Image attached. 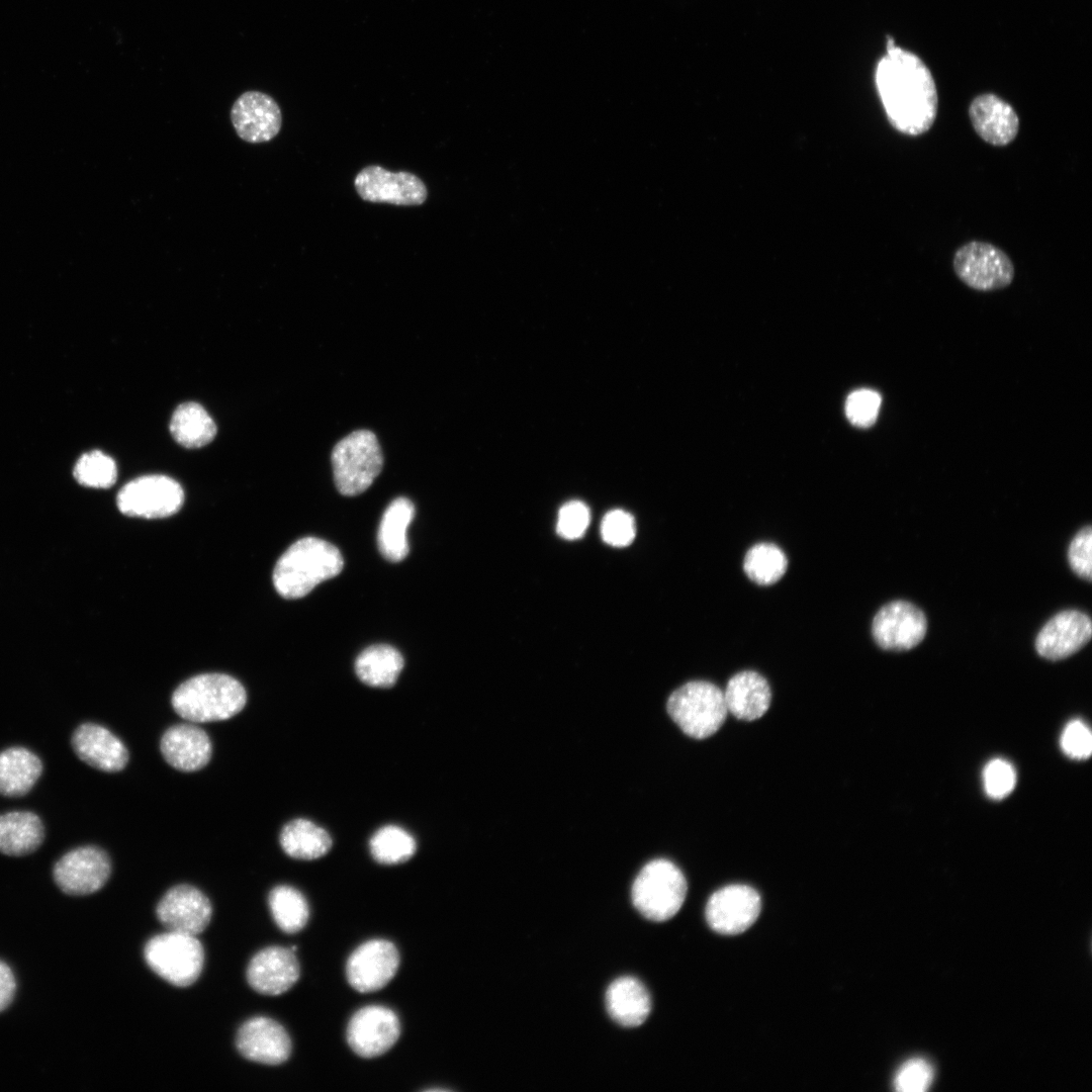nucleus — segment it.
Instances as JSON below:
<instances>
[{"label": "nucleus", "mask_w": 1092, "mask_h": 1092, "mask_svg": "<svg viewBox=\"0 0 1092 1092\" xmlns=\"http://www.w3.org/2000/svg\"><path fill=\"white\" fill-rule=\"evenodd\" d=\"M400 1034L397 1015L389 1008L369 1005L359 1009L351 1017L347 1027V1040L355 1054L362 1058H375L390 1050Z\"/></svg>", "instance_id": "obj_12"}, {"label": "nucleus", "mask_w": 1092, "mask_h": 1092, "mask_svg": "<svg viewBox=\"0 0 1092 1092\" xmlns=\"http://www.w3.org/2000/svg\"><path fill=\"white\" fill-rule=\"evenodd\" d=\"M881 395L872 389L851 392L845 401V415L849 422L859 428L873 426L881 407Z\"/></svg>", "instance_id": "obj_36"}, {"label": "nucleus", "mask_w": 1092, "mask_h": 1092, "mask_svg": "<svg viewBox=\"0 0 1092 1092\" xmlns=\"http://www.w3.org/2000/svg\"><path fill=\"white\" fill-rule=\"evenodd\" d=\"M74 476L82 485L107 488L116 481L117 468L111 457L95 450L79 458L74 467Z\"/></svg>", "instance_id": "obj_35"}, {"label": "nucleus", "mask_w": 1092, "mask_h": 1092, "mask_svg": "<svg viewBox=\"0 0 1092 1092\" xmlns=\"http://www.w3.org/2000/svg\"><path fill=\"white\" fill-rule=\"evenodd\" d=\"M927 630L924 613L906 601H893L875 615L872 633L876 643L885 650L905 651L918 645Z\"/></svg>", "instance_id": "obj_11"}, {"label": "nucleus", "mask_w": 1092, "mask_h": 1092, "mask_svg": "<svg viewBox=\"0 0 1092 1092\" xmlns=\"http://www.w3.org/2000/svg\"><path fill=\"white\" fill-rule=\"evenodd\" d=\"M42 771L36 754L24 747H10L0 752V795L20 797L27 794Z\"/></svg>", "instance_id": "obj_27"}, {"label": "nucleus", "mask_w": 1092, "mask_h": 1092, "mask_svg": "<svg viewBox=\"0 0 1092 1092\" xmlns=\"http://www.w3.org/2000/svg\"><path fill=\"white\" fill-rule=\"evenodd\" d=\"M369 849L377 862L398 864L415 854L417 843L413 835L402 827L385 825L372 835Z\"/></svg>", "instance_id": "obj_33"}, {"label": "nucleus", "mask_w": 1092, "mask_h": 1092, "mask_svg": "<svg viewBox=\"0 0 1092 1092\" xmlns=\"http://www.w3.org/2000/svg\"><path fill=\"white\" fill-rule=\"evenodd\" d=\"M246 702L243 685L223 673L193 676L182 682L171 699L175 712L192 723L230 719L245 707Z\"/></svg>", "instance_id": "obj_3"}, {"label": "nucleus", "mask_w": 1092, "mask_h": 1092, "mask_svg": "<svg viewBox=\"0 0 1092 1092\" xmlns=\"http://www.w3.org/2000/svg\"><path fill=\"white\" fill-rule=\"evenodd\" d=\"M727 711L740 720L762 717L771 702L770 687L760 673L744 670L734 674L723 691Z\"/></svg>", "instance_id": "obj_24"}, {"label": "nucleus", "mask_w": 1092, "mask_h": 1092, "mask_svg": "<svg viewBox=\"0 0 1092 1092\" xmlns=\"http://www.w3.org/2000/svg\"><path fill=\"white\" fill-rule=\"evenodd\" d=\"M666 709L681 731L696 739L714 735L728 713L723 691L706 680H692L676 689Z\"/></svg>", "instance_id": "obj_4"}, {"label": "nucleus", "mask_w": 1092, "mask_h": 1092, "mask_svg": "<svg viewBox=\"0 0 1092 1092\" xmlns=\"http://www.w3.org/2000/svg\"><path fill=\"white\" fill-rule=\"evenodd\" d=\"M343 566L337 547L320 538L305 537L293 543L278 559L273 583L281 597L298 599L320 582L338 575Z\"/></svg>", "instance_id": "obj_2"}, {"label": "nucleus", "mask_w": 1092, "mask_h": 1092, "mask_svg": "<svg viewBox=\"0 0 1092 1092\" xmlns=\"http://www.w3.org/2000/svg\"><path fill=\"white\" fill-rule=\"evenodd\" d=\"M44 839L40 818L30 811H12L0 815V852L22 856L35 851Z\"/></svg>", "instance_id": "obj_26"}, {"label": "nucleus", "mask_w": 1092, "mask_h": 1092, "mask_svg": "<svg viewBox=\"0 0 1092 1092\" xmlns=\"http://www.w3.org/2000/svg\"><path fill=\"white\" fill-rule=\"evenodd\" d=\"M1061 747L1071 758H1088L1092 749V736L1088 726L1081 720L1069 722L1062 732Z\"/></svg>", "instance_id": "obj_41"}, {"label": "nucleus", "mask_w": 1092, "mask_h": 1092, "mask_svg": "<svg viewBox=\"0 0 1092 1092\" xmlns=\"http://www.w3.org/2000/svg\"><path fill=\"white\" fill-rule=\"evenodd\" d=\"M601 533L606 543L616 547L627 546L635 537L634 519L627 512L613 510L605 515Z\"/></svg>", "instance_id": "obj_39"}, {"label": "nucleus", "mask_w": 1092, "mask_h": 1092, "mask_svg": "<svg viewBox=\"0 0 1092 1092\" xmlns=\"http://www.w3.org/2000/svg\"><path fill=\"white\" fill-rule=\"evenodd\" d=\"M398 966L399 953L392 942L371 939L359 945L349 957L347 979L360 993L375 992L391 981Z\"/></svg>", "instance_id": "obj_14"}, {"label": "nucleus", "mask_w": 1092, "mask_h": 1092, "mask_svg": "<svg viewBox=\"0 0 1092 1092\" xmlns=\"http://www.w3.org/2000/svg\"><path fill=\"white\" fill-rule=\"evenodd\" d=\"M968 112L976 133L994 147L1011 144L1019 132L1020 122L1015 109L994 93L976 96Z\"/></svg>", "instance_id": "obj_21"}, {"label": "nucleus", "mask_w": 1092, "mask_h": 1092, "mask_svg": "<svg viewBox=\"0 0 1092 1092\" xmlns=\"http://www.w3.org/2000/svg\"><path fill=\"white\" fill-rule=\"evenodd\" d=\"M15 989V979L10 968L0 962V1012L12 1002Z\"/></svg>", "instance_id": "obj_43"}, {"label": "nucleus", "mask_w": 1092, "mask_h": 1092, "mask_svg": "<svg viewBox=\"0 0 1092 1092\" xmlns=\"http://www.w3.org/2000/svg\"><path fill=\"white\" fill-rule=\"evenodd\" d=\"M609 1015L620 1025L636 1027L647 1019L651 999L645 986L636 978L621 977L611 983L606 992Z\"/></svg>", "instance_id": "obj_25"}, {"label": "nucleus", "mask_w": 1092, "mask_h": 1092, "mask_svg": "<svg viewBox=\"0 0 1092 1092\" xmlns=\"http://www.w3.org/2000/svg\"><path fill=\"white\" fill-rule=\"evenodd\" d=\"M76 755L88 765L106 772L121 770L128 761V751L123 742L107 728L84 723L72 736Z\"/></svg>", "instance_id": "obj_22"}, {"label": "nucleus", "mask_w": 1092, "mask_h": 1092, "mask_svg": "<svg viewBox=\"0 0 1092 1092\" xmlns=\"http://www.w3.org/2000/svg\"><path fill=\"white\" fill-rule=\"evenodd\" d=\"M231 120L237 134L245 142L260 144L275 138L282 124L281 110L266 93L247 91L232 106Z\"/></svg>", "instance_id": "obj_17"}, {"label": "nucleus", "mask_w": 1092, "mask_h": 1092, "mask_svg": "<svg viewBox=\"0 0 1092 1092\" xmlns=\"http://www.w3.org/2000/svg\"><path fill=\"white\" fill-rule=\"evenodd\" d=\"M184 502L181 485L165 475H145L127 482L116 496L118 510L126 516L147 519L176 514Z\"/></svg>", "instance_id": "obj_9"}, {"label": "nucleus", "mask_w": 1092, "mask_h": 1092, "mask_svg": "<svg viewBox=\"0 0 1092 1092\" xmlns=\"http://www.w3.org/2000/svg\"><path fill=\"white\" fill-rule=\"evenodd\" d=\"M414 516V504L403 496L395 498L386 508L379 525L377 543L381 554L387 560L398 562L406 557V531Z\"/></svg>", "instance_id": "obj_28"}, {"label": "nucleus", "mask_w": 1092, "mask_h": 1092, "mask_svg": "<svg viewBox=\"0 0 1092 1092\" xmlns=\"http://www.w3.org/2000/svg\"><path fill=\"white\" fill-rule=\"evenodd\" d=\"M160 748L165 760L181 771L204 767L211 757V741L200 727L177 724L168 728L161 738Z\"/></svg>", "instance_id": "obj_23"}, {"label": "nucleus", "mask_w": 1092, "mask_h": 1092, "mask_svg": "<svg viewBox=\"0 0 1092 1092\" xmlns=\"http://www.w3.org/2000/svg\"><path fill=\"white\" fill-rule=\"evenodd\" d=\"M688 885L681 871L670 860L657 858L646 863L632 886V902L647 919L666 921L681 908Z\"/></svg>", "instance_id": "obj_5"}, {"label": "nucleus", "mask_w": 1092, "mask_h": 1092, "mask_svg": "<svg viewBox=\"0 0 1092 1092\" xmlns=\"http://www.w3.org/2000/svg\"><path fill=\"white\" fill-rule=\"evenodd\" d=\"M952 267L963 283L979 291L1003 289L1012 283L1015 274L1010 257L999 247L982 241L958 248Z\"/></svg>", "instance_id": "obj_8"}, {"label": "nucleus", "mask_w": 1092, "mask_h": 1092, "mask_svg": "<svg viewBox=\"0 0 1092 1092\" xmlns=\"http://www.w3.org/2000/svg\"><path fill=\"white\" fill-rule=\"evenodd\" d=\"M1016 784V772L1012 764L1005 759L995 758L989 761L983 770L985 793L993 800L1007 797Z\"/></svg>", "instance_id": "obj_37"}, {"label": "nucleus", "mask_w": 1092, "mask_h": 1092, "mask_svg": "<svg viewBox=\"0 0 1092 1092\" xmlns=\"http://www.w3.org/2000/svg\"><path fill=\"white\" fill-rule=\"evenodd\" d=\"M110 873L109 856L103 849L92 845L67 852L53 870L57 886L64 893L74 896L97 892L106 884Z\"/></svg>", "instance_id": "obj_10"}, {"label": "nucleus", "mask_w": 1092, "mask_h": 1092, "mask_svg": "<svg viewBox=\"0 0 1092 1092\" xmlns=\"http://www.w3.org/2000/svg\"><path fill=\"white\" fill-rule=\"evenodd\" d=\"M211 914L209 899L190 885L168 890L156 908L157 918L168 930L195 936L208 926Z\"/></svg>", "instance_id": "obj_16"}, {"label": "nucleus", "mask_w": 1092, "mask_h": 1092, "mask_svg": "<svg viewBox=\"0 0 1092 1092\" xmlns=\"http://www.w3.org/2000/svg\"><path fill=\"white\" fill-rule=\"evenodd\" d=\"M268 903L272 917L282 931L295 933L306 925L308 903L297 889L287 885L277 886L271 890Z\"/></svg>", "instance_id": "obj_32"}, {"label": "nucleus", "mask_w": 1092, "mask_h": 1092, "mask_svg": "<svg viewBox=\"0 0 1092 1092\" xmlns=\"http://www.w3.org/2000/svg\"><path fill=\"white\" fill-rule=\"evenodd\" d=\"M1091 545V526H1086L1074 536L1068 551L1071 568L1077 575L1088 581L1092 578Z\"/></svg>", "instance_id": "obj_42"}, {"label": "nucleus", "mask_w": 1092, "mask_h": 1092, "mask_svg": "<svg viewBox=\"0 0 1092 1092\" xmlns=\"http://www.w3.org/2000/svg\"><path fill=\"white\" fill-rule=\"evenodd\" d=\"M589 523L588 508L581 502L572 500L561 507L558 513L557 533L564 539H577Z\"/></svg>", "instance_id": "obj_40"}, {"label": "nucleus", "mask_w": 1092, "mask_h": 1092, "mask_svg": "<svg viewBox=\"0 0 1092 1092\" xmlns=\"http://www.w3.org/2000/svg\"><path fill=\"white\" fill-rule=\"evenodd\" d=\"M150 969L176 987H188L200 976L204 950L195 935L170 931L153 936L145 945Z\"/></svg>", "instance_id": "obj_7"}, {"label": "nucleus", "mask_w": 1092, "mask_h": 1092, "mask_svg": "<svg viewBox=\"0 0 1092 1092\" xmlns=\"http://www.w3.org/2000/svg\"><path fill=\"white\" fill-rule=\"evenodd\" d=\"M403 667L398 650L389 645H373L363 650L356 659L355 670L362 682L375 688L392 687Z\"/></svg>", "instance_id": "obj_30"}, {"label": "nucleus", "mask_w": 1092, "mask_h": 1092, "mask_svg": "<svg viewBox=\"0 0 1092 1092\" xmlns=\"http://www.w3.org/2000/svg\"><path fill=\"white\" fill-rule=\"evenodd\" d=\"M1092 635L1088 615L1077 610H1066L1050 619L1038 632L1035 640L1037 653L1049 660H1061L1084 647Z\"/></svg>", "instance_id": "obj_19"}, {"label": "nucleus", "mask_w": 1092, "mask_h": 1092, "mask_svg": "<svg viewBox=\"0 0 1092 1092\" xmlns=\"http://www.w3.org/2000/svg\"><path fill=\"white\" fill-rule=\"evenodd\" d=\"M760 908V897L753 888L742 884L729 885L710 897L706 919L711 928L721 934H739L754 923Z\"/></svg>", "instance_id": "obj_13"}, {"label": "nucleus", "mask_w": 1092, "mask_h": 1092, "mask_svg": "<svg viewBox=\"0 0 1092 1092\" xmlns=\"http://www.w3.org/2000/svg\"><path fill=\"white\" fill-rule=\"evenodd\" d=\"M170 432L177 443L189 449L200 448L210 443L216 435V426L199 403L188 401L181 403L174 411Z\"/></svg>", "instance_id": "obj_31"}, {"label": "nucleus", "mask_w": 1092, "mask_h": 1092, "mask_svg": "<svg viewBox=\"0 0 1092 1092\" xmlns=\"http://www.w3.org/2000/svg\"><path fill=\"white\" fill-rule=\"evenodd\" d=\"M875 79L887 118L898 132L918 136L932 127L938 94L930 70L918 56L897 47L889 37Z\"/></svg>", "instance_id": "obj_1"}, {"label": "nucleus", "mask_w": 1092, "mask_h": 1092, "mask_svg": "<svg viewBox=\"0 0 1092 1092\" xmlns=\"http://www.w3.org/2000/svg\"><path fill=\"white\" fill-rule=\"evenodd\" d=\"M299 964L291 948L269 946L257 952L247 968V981L256 992L277 996L299 979Z\"/></svg>", "instance_id": "obj_20"}, {"label": "nucleus", "mask_w": 1092, "mask_h": 1092, "mask_svg": "<svg viewBox=\"0 0 1092 1092\" xmlns=\"http://www.w3.org/2000/svg\"><path fill=\"white\" fill-rule=\"evenodd\" d=\"M334 480L340 493L354 496L365 491L381 472L383 456L374 433L355 431L332 451Z\"/></svg>", "instance_id": "obj_6"}, {"label": "nucleus", "mask_w": 1092, "mask_h": 1092, "mask_svg": "<svg viewBox=\"0 0 1092 1092\" xmlns=\"http://www.w3.org/2000/svg\"><path fill=\"white\" fill-rule=\"evenodd\" d=\"M279 841L287 855L305 860L325 855L333 844L327 830L303 818L286 823L280 832Z\"/></svg>", "instance_id": "obj_29"}, {"label": "nucleus", "mask_w": 1092, "mask_h": 1092, "mask_svg": "<svg viewBox=\"0 0 1092 1092\" xmlns=\"http://www.w3.org/2000/svg\"><path fill=\"white\" fill-rule=\"evenodd\" d=\"M236 1045L245 1059L263 1065H280L291 1054V1040L285 1028L263 1016L251 1018L240 1027Z\"/></svg>", "instance_id": "obj_18"}, {"label": "nucleus", "mask_w": 1092, "mask_h": 1092, "mask_svg": "<svg viewBox=\"0 0 1092 1092\" xmlns=\"http://www.w3.org/2000/svg\"><path fill=\"white\" fill-rule=\"evenodd\" d=\"M787 565V557L779 546L772 543H758L746 552L743 569L752 581L760 585H768L783 577Z\"/></svg>", "instance_id": "obj_34"}, {"label": "nucleus", "mask_w": 1092, "mask_h": 1092, "mask_svg": "<svg viewBox=\"0 0 1092 1092\" xmlns=\"http://www.w3.org/2000/svg\"><path fill=\"white\" fill-rule=\"evenodd\" d=\"M355 188L363 200L395 205H420L427 198L424 182L410 172H390L368 166L356 176Z\"/></svg>", "instance_id": "obj_15"}, {"label": "nucleus", "mask_w": 1092, "mask_h": 1092, "mask_svg": "<svg viewBox=\"0 0 1092 1092\" xmlns=\"http://www.w3.org/2000/svg\"><path fill=\"white\" fill-rule=\"evenodd\" d=\"M931 1065L922 1059H912L904 1063L896 1073L893 1085L900 1092H924L933 1080Z\"/></svg>", "instance_id": "obj_38"}]
</instances>
